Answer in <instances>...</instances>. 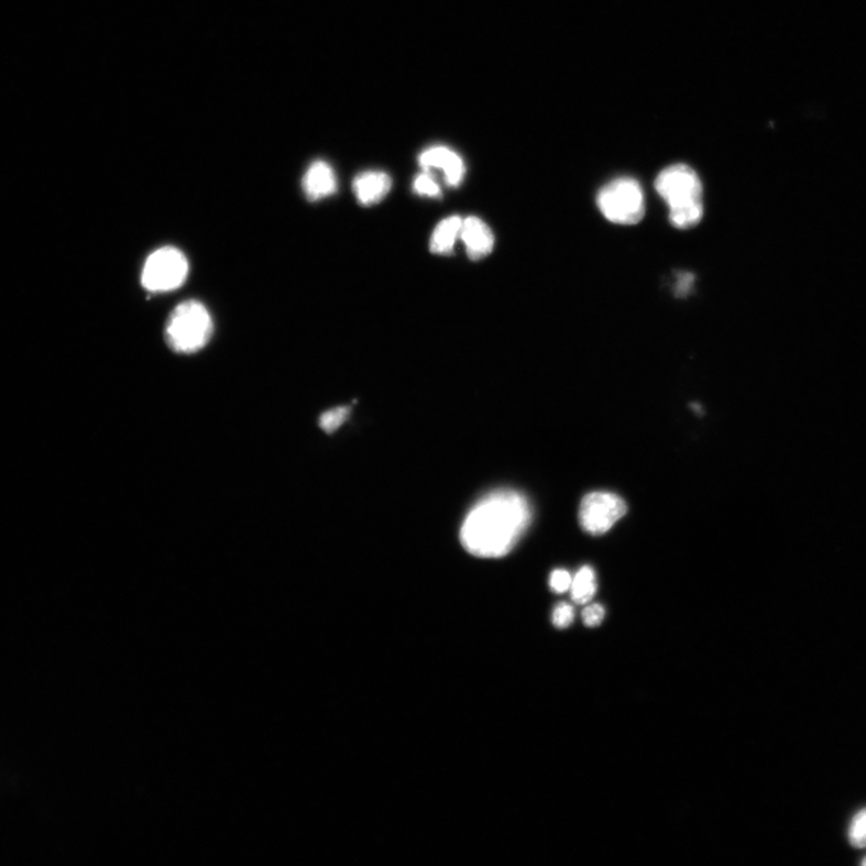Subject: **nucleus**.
Returning <instances> with one entry per match:
<instances>
[{"label": "nucleus", "mask_w": 866, "mask_h": 866, "mask_svg": "<svg viewBox=\"0 0 866 866\" xmlns=\"http://www.w3.org/2000/svg\"><path fill=\"white\" fill-rule=\"evenodd\" d=\"M424 171L439 169L445 172L446 183L452 188L461 185L467 167L458 153L445 146L425 150L419 156Z\"/></svg>", "instance_id": "nucleus-7"}, {"label": "nucleus", "mask_w": 866, "mask_h": 866, "mask_svg": "<svg viewBox=\"0 0 866 866\" xmlns=\"http://www.w3.org/2000/svg\"><path fill=\"white\" fill-rule=\"evenodd\" d=\"M574 620L573 606L567 603H561L555 607L552 613V623L556 627L564 628L570 626Z\"/></svg>", "instance_id": "nucleus-16"}, {"label": "nucleus", "mask_w": 866, "mask_h": 866, "mask_svg": "<svg viewBox=\"0 0 866 866\" xmlns=\"http://www.w3.org/2000/svg\"><path fill=\"white\" fill-rule=\"evenodd\" d=\"M463 219L451 216L439 222L434 230L430 241V251L434 254L448 255L454 251L457 240L460 238Z\"/></svg>", "instance_id": "nucleus-11"}, {"label": "nucleus", "mask_w": 866, "mask_h": 866, "mask_svg": "<svg viewBox=\"0 0 866 866\" xmlns=\"http://www.w3.org/2000/svg\"><path fill=\"white\" fill-rule=\"evenodd\" d=\"M413 188L423 197L439 198L442 196L441 187L438 186L429 172L418 175L415 179V184H413Z\"/></svg>", "instance_id": "nucleus-15"}, {"label": "nucleus", "mask_w": 866, "mask_h": 866, "mask_svg": "<svg viewBox=\"0 0 866 866\" xmlns=\"http://www.w3.org/2000/svg\"><path fill=\"white\" fill-rule=\"evenodd\" d=\"M460 238L467 245L471 261L484 260L485 256L494 251L495 237L493 230L481 218L472 216L463 219Z\"/></svg>", "instance_id": "nucleus-8"}, {"label": "nucleus", "mask_w": 866, "mask_h": 866, "mask_svg": "<svg viewBox=\"0 0 866 866\" xmlns=\"http://www.w3.org/2000/svg\"><path fill=\"white\" fill-rule=\"evenodd\" d=\"M625 501L612 493H591L581 501L579 520L581 527L593 536L603 535L625 516Z\"/></svg>", "instance_id": "nucleus-6"}, {"label": "nucleus", "mask_w": 866, "mask_h": 866, "mask_svg": "<svg viewBox=\"0 0 866 866\" xmlns=\"http://www.w3.org/2000/svg\"><path fill=\"white\" fill-rule=\"evenodd\" d=\"M596 590V574L592 568L589 566L581 568L572 581V600L578 604H587L592 600Z\"/></svg>", "instance_id": "nucleus-12"}, {"label": "nucleus", "mask_w": 866, "mask_h": 866, "mask_svg": "<svg viewBox=\"0 0 866 866\" xmlns=\"http://www.w3.org/2000/svg\"><path fill=\"white\" fill-rule=\"evenodd\" d=\"M573 578L564 570H556L550 575V588L556 593L571 590Z\"/></svg>", "instance_id": "nucleus-17"}, {"label": "nucleus", "mask_w": 866, "mask_h": 866, "mask_svg": "<svg viewBox=\"0 0 866 866\" xmlns=\"http://www.w3.org/2000/svg\"><path fill=\"white\" fill-rule=\"evenodd\" d=\"M862 864H863L864 866H866V856H865V857H864V859L862 860Z\"/></svg>", "instance_id": "nucleus-19"}, {"label": "nucleus", "mask_w": 866, "mask_h": 866, "mask_svg": "<svg viewBox=\"0 0 866 866\" xmlns=\"http://www.w3.org/2000/svg\"><path fill=\"white\" fill-rule=\"evenodd\" d=\"M655 188L668 205L669 221L678 229H691L704 215L703 185L700 176L687 164L666 167L657 176Z\"/></svg>", "instance_id": "nucleus-2"}, {"label": "nucleus", "mask_w": 866, "mask_h": 866, "mask_svg": "<svg viewBox=\"0 0 866 866\" xmlns=\"http://www.w3.org/2000/svg\"><path fill=\"white\" fill-rule=\"evenodd\" d=\"M531 519V506L523 494L497 490L471 509L460 539L463 548L478 558H502L515 547Z\"/></svg>", "instance_id": "nucleus-1"}, {"label": "nucleus", "mask_w": 866, "mask_h": 866, "mask_svg": "<svg viewBox=\"0 0 866 866\" xmlns=\"http://www.w3.org/2000/svg\"><path fill=\"white\" fill-rule=\"evenodd\" d=\"M303 190L309 201L326 199L338 190V178L326 162H315L303 178Z\"/></svg>", "instance_id": "nucleus-9"}, {"label": "nucleus", "mask_w": 866, "mask_h": 866, "mask_svg": "<svg viewBox=\"0 0 866 866\" xmlns=\"http://www.w3.org/2000/svg\"><path fill=\"white\" fill-rule=\"evenodd\" d=\"M604 616L605 611L601 604L589 605L583 612L584 624L589 627L600 626Z\"/></svg>", "instance_id": "nucleus-18"}, {"label": "nucleus", "mask_w": 866, "mask_h": 866, "mask_svg": "<svg viewBox=\"0 0 866 866\" xmlns=\"http://www.w3.org/2000/svg\"><path fill=\"white\" fill-rule=\"evenodd\" d=\"M188 271L186 255L172 245H166L147 257L142 268L141 283L152 293L172 292L183 286Z\"/></svg>", "instance_id": "nucleus-5"}, {"label": "nucleus", "mask_w": 866, "mask_h": 866, "mask_svg": "<svg viewBox=\"0 0 866 866\" xmlns=\"http://www.w3.org/2000/svg\"><path fill=\"white\" fill-rule=\"evenodd\" d=\"M847 837L849 844L855 848H866V808L859 810L852 818Z\"/></svg>", "instance_id": "nucleus-13"}, {"label": "nucleus", "mask_w": 866, "mask_h": 866, "mask_svg": "<svg viewBox=\"0 0 866 866\" xmlns=\"http://www.w3.org/2000/svg\"><path fill=\"white\" fill-rule=\"evenodd\" d=\"M598 205L607 221L615 224H637L645 215L644 191L632 177H618L606 184L599 193Z\"/></svg>", "instance_id": "nucleus-4"}, {"label": "nucleus", "mask_w": 866, "mask_h": 866, "mask_svg": "<svg viewBox=\"0 0 866 866\" xmlns=\"http://www.w3.org/2000/svg\"><path fill=\"white\" fill-rule=\"evenodd\" d=\"M213 333V321L200 302L187 300L174 308L165 325V341L175 353L194 354L208 344Z\"/></svg>", "instance_id": "nucleus-3"}, {"label": "nucleus", "mask_w": 866, "mask_h": 866, "mask_svg": "<svg viewBox=\"0 0 866 866\" xmlns=\"http://www.w3.org/2000/svg\"><path fill=\"white\" fill-rule=\"evenodd\" d=\"M393 180L383 172H366L353 180V191L359 204L372 206L380 204L390 194Z\"/></svg>", "instance_id": "nucleus-10"}, {"label": "nucleus", "mask_w": 866, "mask_h": 866, "mask_svg": "<svg viewBox=\"0 0 866 866\" xmlns=\"http://www.w3.org/2000/svg\"><path fill=\"white\" fill-rule=\"evenodd\" d=\"M349 413L351 408L346 406L332 408L319 418V426L326 432L332 434L348 419Z\"/></svg>", "instance_id": "nucleus-14"}]
</instances>
